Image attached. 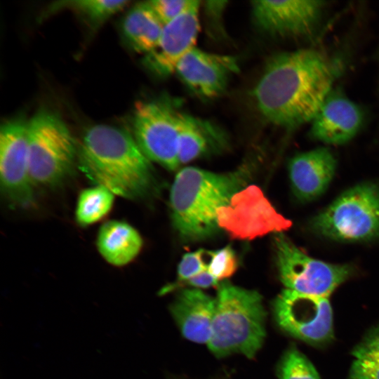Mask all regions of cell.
<instances>
[{
	"instance_id": "5bb4252c",
	"label": "cell",
	"mask_w": 379,
	"mask_h": 379,
	"mask_svg": "<svg viewBox=\"0 0 379 379\" xmlns=\"http://www.w3.org/2000/svg\"><path fill=\"white\" fill-rule=\"evenodd\" d=\"M238 70L236 58L195 47L178 62L175 73L194 93L211 98L223 93L230 77Z\"/></svg>"
},
{
	"instance_id": "ac0fdd59",
	"label": "cell",
	"mask_w": 379,
	"mask_h": 379,
	"mask_svg": "<svg viewBox=\"0 0 379 379\" xmlns=\"http://www.w3.org/2000/svg\"><path fill=\"white\" fill-rule=\"evenodd\" d=\"M142 239L138 230L121 220H109L100 227L96 239L99 253L109 264L123 267L140 253Z\"/></svg>"
},
{
	"instance_id": "9c48e42d",
	"label": "cell",
	"mask_w": 379,
	"mask_h": 379,
	"mask_svg": "<svg viewBox=\"0 0 379 379\" xmlns=\"http://www.w3.org/2000/svg\"><path fill=\"white\" fill-rule=\"evenodd\" d=\"M273 312L282 330L313 347H324L334 338L333 310L328 298L285 288L275 298Z\"/></svg>"
},
{
	"instance_id": "52a82bcc",
	"label": "cell",
	"mask_w": 379,
	"mask_h": 379,
	"mask_svg": "<svg viewBox=\"0 0 379 379\" xmlns=\"http://www.w3.org/2000/svg\"><path fill=\"white\" fill-rule=\"evenodd\" d=\"M274 243L279 278L286 289L329 298L354 274L350 265L333 264L310 257L283 232L275 234Z\"/></svg>"
},
{
	"instance_id": "7c38bea8",
	"label": "cell",
	"mask_w": 379,
	"mask_h": 379,
	"mask_svg": "<svg viewBox=\"0 0 379 379\" xmlns=\"http://www.w3.org/2000/svg\"><path fill=\"white\" fill-rule=\"evenodd\" d=\"M320 0H258L251 2L255 26L279 37H305L319 27L326 6Z\"/></svg>"
},
{
	"instance_id": "603a6c76",
	"label": "cell",
	"mask_w": 379,
	"mask_h": 379,
	"mask_svg": "<svg viewBox=\"0 0 379 379\" xmlns=\"http://www.w3.org/2000/svg\"><path fill=\"white\" fill-rule=\"evenodd\" d=\"M277 373L279 379H320L312 363L295 345L281 356Z\"/></svg>"
},
{
	"instance_id": "9a60e30c",
	"label": "cell",
	"mask_w": 379,
	"mask_h": 379,
	"mask_svg": "<svg viewBox=\"0 0 379 379\" xmlns=\"http://www.w3.org/2000/svg\"><path fill=\"white\" fill-rule=\"evenodd\" d=\"M363 121L361 107L333 88L310 123V134L326 145H343L357 135Z\"/></svg>"
},
{
	"instance_id": "3957f363",
	"label": "cell",
	"mask_w": 379,
	"mask_h": 379,
	"mask_svg": "<svg viewBox=\"0 0 379 379\" xmlns=\"http://www.w3.org/2000/svg\"><path fill=\"white\" fill-rule=\"evenodd\" d=\"M248 166L218 173L190 166L179 171L171 185L170 206L173 225L187 241H197L215 234L217 211L249 181Z\"/></svg>"
},
{
	"instance_id": "ba28073f",
	"label": "cell",
	"mask_w": 379,
	"mask_h": 379,
	"mask_svg": "<svg viewBox=\"0 0 379 379\" xmlns=\"http://www.w3.org/2000/svg\"><path fill=\"white\" fill-rule=\"evenodd\" d=\"M182 112L164 99L139 102L133 115V137L152 162L175 170L178 161V138Z\"/></svg>"
},
{
	"instance_id": "7a4b0ae2",
	"label": "cell",
	"mask_w": 379,
	"mask_h": 379,
	"mask_svg": "<svg viewBox=\"0 0 379 379\" xmlns=\"http://www.w3.org/2000/svg\"><path fill=\"white\" fill-rule=\"evenodd\" d=\"M77 164L95 185L114 195L139 200L156 191L152 162L133 135L118 127L96 124L88 128L78 144Z\"/></svg>"
},
{
	"instance_id": "8992f818",
	"label": "cell",
	"mask_w": 379,
	"mask_h": 379,
	"mask_svg": "<svg viewBox=\"0 0 379 379\" xmlns=\"http://www.w3.org/2000/svg\"><path fill=\"white\" fill-rule=\"evenodd\" d=\"M312 230L325 238L360 242L379 237V187L357 185L343 192L310 222Z\"/></svg>"
},
{
	"instance_id": "d6986e66",
	"label": "cell",
	"mask_w": 379,
	"mask_h": 379,
	"mask_svg": "<svg viewBox=\"0 0 379 379\" xmlns=\"http://www.w3.org/2000/svg\"><path fill=\"white\" fill-rule=\"evenodd\" d=\"M164 25L157 16L148 1L133 6L121 22L124 40L135 51L145 55L157 46Z\"/></svg>"
},
{
	"instance_id": "d4e9b609",
	"label": "cell",
	"mask_w": 379,
	"mask_h": 379,
	"mask_svg": "<svg viewBox=\"0 0 379 379\" xmlns=\"http://www.w3.org/2000/svg\"><path fill=\"white\" fill-rule=\"evenodd\" d=\"M206 252L204 249L185 253L177 270V279L174 281L180 283L207 270V264L204 260V255Z\"/></svg>"
},
{
	"instance_id": "ffe728a7",
	"label": "cell",
	"mask_w": 379,
	"mask_h": 379,
	"mask_svg": "<svg viewBox=\"0 0 379 379\" xmlns=\"http://www.w3.org/2000/svg\"><path fill=\"white\" fill-rule=\"evenodd\" d=\"M225 142L223 133L213 124L182 112L178 138L180 165L194 160L211 148H220Z\"/></svg>"
},
{
	"instance_id": "30bf717a",
	"label": "cell",
	"mask_w": 379,
	"mask_h": 379,
	"mask_svg": "<svg viewBox=\"0 0 379 379\" xmlns=\"http://www.w3.org/2000/svg\"><path fill=\"white\" fill-rule=\"evenodd\" d=\"M218 225L231 237L252 240L270 233H282L292 222L277 212L256 185L245 187L217 211Z\"/></svg>"
},
{
	"instance_id": "484cf974",
	"label": "cell",
	"mask_w": 379,
	"mask_h": 379,
	"mask_svg": "<svg viewBox=\"0 0 379 379\" xmlns=\"http://www.w3.org/2000/svg\"><path fill=\"white\" fill-rule=\"evenodd\" d=\"M194 0L148 1L151 8L165 25L182 14Z\"/></svg>"
},
{
	"instance_id": "8fae6325",
	"label": "cell",
	"mask_w": 379,
	"mask_h": 379,
	"mask_svg": "<svg viewBox=\"0 0 379 379\" xmlns=\"http://www.w3.org/2000/svg\"><path fill=\"white\" fill-rule=\"evenodd\" d=\"M1 192L13 206L26 208L34 201L29 171L28 122L11 119L0 128Z\"/></svg>"
},
{
	"instance_id": "e0dca14e",
	"label": "cell",
	"mask_w": 379,
	"mask_h": 379,
	"mask_svg": "<svg viewBox=\"0 0 379 379\" xmlns=\"http://www.w3.org/2000/svg\"><path fill=\"white\" fill-rule=\"evenodd\" d=\"M215 305V298L201 289L182 288L170 305V312L184 338L208 344Z\"/></svg>"
},
{
	"instance_id": "83f0119b",
	"label": "cell",
	"mask_w": 379,
	"mask_h": 379,
	"mask_svg": "<svg viewBox=\"0 0 379 379\" xmlns=\"http://www.w3.org/2000/svg\"><path fill=\"white\" fill-rule=\"evenodd\" d=\"M219 285V281L206 270L183 282L170 283L162 287L159 293L163 295L184 286H191L194 288L202 289L211 287L218 288Z\"/></svg>"
},
{
	"instance_id": "7402d4cb",
	"label": "cell",
	"mask_w": 379,
	"mask_h": 379,
	"mask_svg": "<svg viewBox=\"0 0 379 379\" xmlns=\"http://www.w3.org/2000/svg\"><path fill=\"white\" fill-rule=\"evenodd\" d=\"M128 1L112 0H71L55 1L48 8V12L67 8L77 12L90 22L97 25L124 9Z\"/></svg>"
},
{
	"instance_id": "4fadbf2b",
	"label": "cell",
	"mask_w": 379,
	"mask_h": 379,
	"mask_svg": "<svg viewBox=\"0 0 379 379\" xmlns=\"http://www.w3.org/2000/svg\"><path fill=\"white\" fill-rule=\"evenodd\" d=\"M200 1L193 4L180 16L164 25L157 47L145 55L144 63L152 73L167 77L175 73L182 58L195 48L199 32Z\"/></svg>"
},
{
	"instance_id": "44dd1931",
	"label": "cell",
	"mask_w": 379,
	"mask_h": 379,
	"mask_svg": "<svg viewBox=\"0 0 379 379\" xmlns=\"http://www.w3.org/2000/svg\"><path fill=\"white\" fill-rule=\"evenodd\" d=\"M114 196L100 185L83 190L79 194L75 209L77 223L88 226L105 218L112 208Z\"/></svg>"
},
{
	"instance_id": "6da1fadb",
	"label": "cell",
	"mask_w": 379,
	"mask_h": 379,
	"mask_svg": "<svg viewBox=\"0 0 379 379\" xmlns=\"http://www.w3.org/2000/svg\"><path fill=\"white\" fill-rule=\"evenodd\" d=\"M340 72L339 62L317 49L276 53L253 88L257 109L265 121L281 128L309 124Z\"/></svg>"
},
{
	"instance_id": "277c9868",
	"label": "cell",
	"mask_w": 379,
	"mask_h": 379,
	"mask_svg": "<svg viewBox=\"0 0 379 379\" xmlns=\"http://www.w3.org/2000/svg\"><path fill=\"white\" fill-rule=\"evenodd\" d=\"M218 289L209 350L218 358L234 353L253 358L265 337L262 297L228 282L220 283Z\"/></svg>"
},
{
	"instance_id": "5b68a950",
	"label": "cell",
	"mask_w": 379,
	"mask_h": 379,
	"mask_svg": "<svg viewBox=\"0 0 379 379\" xmlns=\"http://www.w3.org/2000/svg\"><path fill=\"white\" fill-rule=\"evenodd\" d=\"M29 171L34 187H55L72 174L78 144L55 114L41 110L28 121Z\"/></svg>"
},
{
	"instance_id": "2e32d148",
	"label": "cell",
	"mask_w": 379,
	"mask_h": 379,
	"mask_svg": "<svg viewBox=\"0 0 379 379\" xmlns=\"http://www.w3.org/2000/svg\"><path fill=\"white\" fill-rule=\"evenodd\" d=\"M336 166L335 157L327 147L295 155L289 161L288 174L295 197L304 202L320 197L329 186Z\"/></svg>"
},
{
	"instance_id": "f1b7e54d",
	"label": "cell",
	"mask_w": 379,
	"mask_h": 379,
	"mask_svg": "<svg viewBox=\"0 0 379 379\" xmlns=\"http://www.w3.org/2000/svg\"><path fill=\"white\" fill-rule=\"evenodd\" d=\"M347 379H379V361L356 359Z\"/></svg>"
},
{
	"instance_id": "4316f807",
	"label": "cell",
	"mask_w": 379,
	"mask_h": 379,
	"mask_svg": "<svg viewBox=\"0 0 379 379\" xmlns=\"http://www.w3.org/2000/svg\"><path fill=\"white\" fill-rule=\"evenodd\" d=\"M352 354L357 359L379 361V325L368 331L353 348Z\"/></svg>"
},
{
	"instance_id": "cb8c5ba5",
	"label": "cell",
	"mask_w": 379,
	"mask_h": 379,
	"mask_svg": "<svg viewBox=\"0 0 379 379\" xmlns=\"http://www.w3.org/2000/svg\"><path fill=\"white\" fill-rule=\"evenodd\" d=\"M210 261L207 271L218 281L232 277L237 270V261L234 250L227 246L216 251H207Z\"/></svg>"
}]
</instances>
